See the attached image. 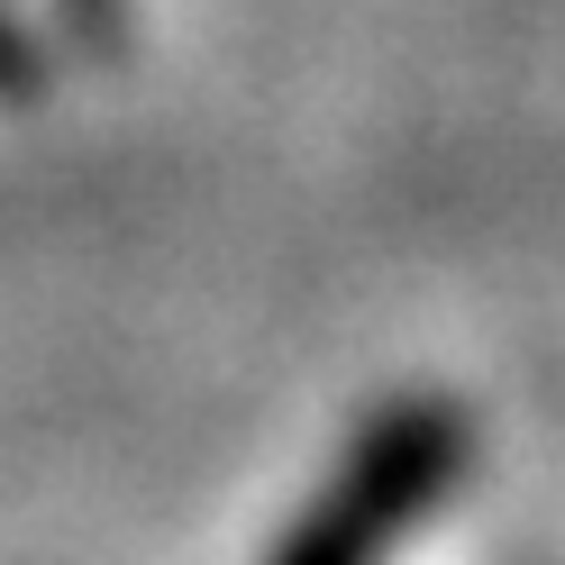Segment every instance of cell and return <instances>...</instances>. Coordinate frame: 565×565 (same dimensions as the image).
I'll return each mask as SVG.
<instances>
[{"label":"cell","mask_w":565,"mask_h":565,"mask_svg":"<svg viewBox=\"0 0 565 565\" xmlns=\"http://www.w3.org/2000/svg\"><path fill=\"white\" fill-rule=\"evenodd\" d=\"M456 456H466V429L447 411H393L365 438V456H347V475L310 502L301 539L274 565H383L402 529L456 483Z\"/></svg>","instance_id":"cell-1"},{"label":"cell","mask_w":565,"mask_h":565,"mask_svg":"<svg viewBox=\"0 0 565 565\" xmlns=\"http://www.w3.org/2000/svg\"><path fill=\"white\" fill-rule=\"evenodd\" d=\"M19 74H28V55H19V28H10V10H0V92H19Z\"/></svg>","instance_id":"cell-2"}]
</instances>
